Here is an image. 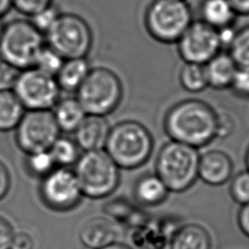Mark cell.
Masks as SVG:
<instances>
[{"instance_id": "obj_1", "label": "cell", "mask_w": 249, "mask_h": 249, "mask_svg": "<svg viewBox=\"0 0 249 249\" xmlns=\"http://www.w3.org/2000/svg\"><path fill=\"white\" fill-rule=\"evenodd\" d=\"M163 129L170 140L196 149L207 146L217 138V110L201 99L178 101L166 111Z\"/></svg>"}, {"instance_id": "obj_2", "label": "cell", "mask_w": 249, "mask_h": 249, "mask_svg": "<svg viewBox=\"0 0 249 249\" xmlns=\"http://www.w3.org/2000/svg\"><path fill=\"white\" fill-rule=\"evenodd\" d=\"M154 149L149 129L134 120H124L110 128L104 150L124 169H135L143 165Z\"/></svg>"}, {"instance_id": "obj_3", "label": "cell", "mask_w": 249, "mask_h": 249, "mask_svg": "<svg viewBox=\"0 0 249 249\" xmlns=\"http://www.w3.org/2000/svg\"><path fill=\"white\" fill-rule=\"evenodd\" d=\"M199 158L196 148L170 140L158 153L155 173L169 192L183 193L198 179Z\"/></svg>"}, {"instance_id": "obj_4", "label": "cell", "mask_w": 249, "mask_h": 249, "mask_svg": "<svg viewBox=\"0 0 249 249\" xmlns=\"http://www.w3.org/2000/svg\"><path fill=\"white\" fill-rule=\"evenodd\" d=\"M193 20L187 0H151L143 14L146 32L161 44H176Z\"/></svg>"}, {"instance_id": "obj_5", "label": "cell", "mask_w": 249, "mask_h": 249, "mask_svg": "<svg viewBox=\"0 0 249 249\" xmlns=\"http://www.w3.org/2000/svg\"><path fill=\"white\" fill-rule=\"evenodd\" d=\"M45 45V35L28 18L12 19L5 23L0 39V60L18 70L34 67Z\"/></svg>"}, {"instance_id": "obj_6", "label": "cell", "mask_w": 249, "mask_h": 249, "mask_svg": "<svg viewBox=\"0 0 249 249\" xmlns=\"http://www.w3.org/2000/svg\"><path fill=\"white\" fill-rule=\"evenodd\" d=\"M73 170L84 196L89 198L111 196L120 183V167L104 149L83 152Z\"/></svg>"}, {"instance_id": "obj_7", "label": "cell", "mask_w": 249, "mask_h": 249, "mask_svg": "<svg viewBox=\"0 0 249 249\" xmlns=\"http://www.w3.org/2000/svg\"><path fill=\"white\" fill-rule=\"evenodd\" d=\"M76 94L88 115L105 117L119 106L123 98V84L113 70L103 66L93 67Z\"/></svg>"}, {"instance_id": "obj_8", "label": "cell", "mask_w": 249, "mask_h": 249, "mask_svg": "<svg viewBox=\"0 0 249 249\" xmlns=\"http://www.w3.org/2000/svg\"><path fill=\"white\" fill-rule=\"evenodd\" d=\"M45 40L46 44L64 59L87 57L93 45V31L81 15L61 12L45 34Z\"/></svg>"}, {"instance_id": "obj_9", "label": "cell", "mask_w": 249, "mask_h": 249, "mask_svg": "<svg viewBox=\"0 0 249 249\" xmlns=\"http://www.w3.org/2000/svg\"><path fill=\"white\" fill-rule=\"evenodd\" d=\"M15 130L18 147L27 155L50 150L60 136L52 110H27Z\"/></svg>"}, {"instance_id": "obj_10", "label": "cell", "mask_w": 249, "mask_h": 249, "mask_svg": "<svg viewBox=\"0 0 249 249\" xmlns=\"http://www.w3.org/2000/svg\"><path fill=\"white\" fill-rule=\"evenodd\" d=\"M55 77L35 67L20 70L13 91L25 110H51L60 99Z\"/></svg>"}, {"instance_id": "obj_11", "label": "cell", "mask_w": 249, "mask_h": 249, "mask_svg": "<svg viewBox=\"0 0 249 249\" xmlns=\"http://www.w3.org/2000/svg\"><path fill=\"white\" fill-rule=\"evenodd\" d=\"M39 194L44 204L57 212L74 209L84 196L74 170L61 166L42 178Z\"/></svg>"}, {"instance_id": "obj_12", "label": "cell", "mask_w": 249, "mask_h": 249, "mask_svg": "<svg viewBox=\"0 0 249 249\" xmlns=\"http://www.w3.org/2000/svg\"><path fill=\"white\" fill-rule=\"evenodd\" d=\"M176 45L178 54L184 62L201 65H205L223 51L218 29L201 19H194Z\"/></svg>"}, {"instance_id": "obj_13", "label": "cell", "mask_w": 249, "mask_h": 249, "mask_svg": "<svg viewBox=\"0 0 249 249\" xmlns=\"http://www.w3.org/2000/svg\"><path fill=\"white\" fill-rule=\"evenodd\" d=\"M233 175L231 158L222 150H209L200 154L198 164V178L213 187L222 186L230 182Z\"/></svg>"}, {"instance_id": "obj_14", "label": "cell", "mask_w": 249, "mask_h": 249, "mask_svg": "<svg viewBox=\"0 0 249 249\" xmlns=\"http://www.w3.org/2000/svg\"><path fill=\"white\" fill-rule=\"evenodd\" d=\"M110 124L105 117L87 115L74 131V139L83 152L103 150L105 148Z\"/></svg>"}, {"instance_id": "obj_15", "label": "cell", "mask_w": 249, "mask_h": 249, "mask_svg": "<svg viewBox=\"0 0 249 249\" xmlns=\"http://www.w3.org/2000/svg\"><path fill=\"white\" fill-rule=\"evenodd\" d=\"M117 223L107 217H93L87 220L79 231L81 242L89 249H100L117 242Z\"/></svg>"}, {"instance_id": "obj_16", "label": "cell", "mask_w": 249, "mask_h": 249, "mask_svg": "<svg viewBox=\"0 0 249 249\" xmlns=\"http://www.w3.org/2000/svg\"><path fill=\"white\" fill-rule=\"evenodd\" d=\"M180 225L175 219L150 220L134 230L133 240L138 246L149 249H161Z\"/></svg>"}, {"instance_id": "obj_17", "label": "cell", "mask_w": 249, "mask_h": 249, "mask_svg": "<svg viewBox=\"0 0 249 249\" xmlns=\"http://www.w3.org/2000/svg\"><path fill=\"white\" fill-rule=\"evenodd\" d=\"M208 87L214 89H227L238 69L227 51H221L205 65Z\"/></svg>"}, {"instance_id": "obj_18", "label": "cell", "mask_w": 249, "mask_h": 249, "mask_svg": "<svg viewBox=\"0 0 249 249\" xmlns=\"http://www.w3.org/2000/svg\"><path fill=\"white\" fill-rule=\"evenodd\" d=\"M168 189L156 173H146L140 176L133 188V196L141 206H157L162 203L168 196Z\"/></svg>"}, {"instance_id": "obj_19", "label": "cell", "mask_w": 249, "mask_h": 249, "mask_svg": "<svg viewBox=\"0 0 249 249\" xmlns=\"http://www.w3.org/2000/svg\"><path fill=\"white\" fill-rule=\"evenodd\" d=\"M170 249H211L209 231L196 223L180 225L170 238Z\"/></svg>"}, {"instance_id": "obj_20", "label": "cell", "mask_w": 249, "mask_h": 249, "mask_svg": "<svg viewBox=\"0 0 249 249\" xmlns=\"http://www.w3.org/2000/svg\"><path fill=\"white\" fill-rule=\"evenodd\" d=\"M91 68L87 57L65 59L58 73L55 75L60 89L76 92L88 77Z\"/></svg>"}, {"instance_id": "obj_21", "label": "cell", "mask_w": 249, "mask_h": 249, "mask_svg": "<svg viewBox=\"0 0 249 249\" xmlns=\"http://www.w3.org/2000/svg\"><path fill=\"white\" fill-rule=\"evenodd\" d=\"M104 212L114 222L132 229H136L149 219L140 207L124 197H117L107 202L104 205Z\"/></svg>"}, {"instance_id": "obj_22", "label": "cell", "mask_w": 249, "mask_h": 249, "mask_svg": "<svg viewBox=\"0 0 249 249\" xmlns=\"http://www.w3.org/2000/svg\"><path fill=\"white\" fill-rule=\"evenodd\" d=\"M200 17L202 21L219 30L233 26L237 14L230 0H203Z\"/></svg>"}, {"instance_id": "obj_23", "label": "cell", "mask_w": 249, "mask_h": 249, "mask_svg": "<svg viewBox=\"0 0 249 249\" xmlns=\"http://www.w3.org/2000/svg\"><path fill=\"white\" fill-rule=\"evenodd\" d=\"M53 114L60 131L68 133H74L88 115L76 97L59 99Z\"/></svg>"}, {"instance_id": "obj_24", "label": "cell", "mask_w": 249, "mask_h": 249, "mask_svg": "<svg viewBox=\"0 0 249 249\" xmlns=\"http://www.w3.org/2000/svg\"><path fill=\"white\" fill-rule=\"evenodd\" d=\"M25 108L13 90H0V131L16 129Z\"/></svg>"}, {"instance_id": "obj_25", "label": "cell", "mask_w": 249, "mask_h": 249, "mask_svg": "<svg viewBox=\"0 0 249 249\" xmlns=\"http://www.w3.org/2000/svg\"><path fill=\"white\" fill-rule=\"evenodd\" d=\"M50 153L56 166L70 167L75 165L81 156V149L74 138L59 136L50 148Z\"/></svg>"}, {"instance_id": "obj_26", "label": "cell", "mask_w": 249, "mask_h": 249, "mask_svg": "<svg viewBox=\"0 0 249 249\" xmlns=\"http://www.w3.org/2000/svg\"><path fill=\"white\" fill-rule=\"evenodd\" d=\"M182 88L192 93H197L208 88L204 65L184 62L179 72Z\"/></svg>"}, {"instance_id": "obj_27", "label": "cell", "mask_w": 249, "mask_h": 249, "mask_svg": "<svg viewBox=\"0 0 249 249\" xmlns=\"http://www.w3.org/2000/svg\"><path fill=\"white\" fill-rule=\"evenodd\" d=\"M227 52L238 68L249 70V24L235 31Z\"/></svg>"}, {"instance_id": "obj_28", "label": "cell", "mask_w": 249, "mask_h": 249, "mask_svg": "<svg viewBox=\"0 0 249 249\" xmlns=\"http://www.w3.org/2000/svg\"><path fill=\"white\" fill-rule=\"evenodd\" d=\"M55 167L56 164L49 150L31 153L26 157V168L28 172L41 179Z\"/></svg>"}, {"instance_id": "obj_29", "label": "cell", "mask_w": 249, "mask_h": 249, "mask_svg": "<svg viewBox=\"0 0 249 249\" xmlns=\"http://www.w3.org/2000/svg\"><path fill=\"white\" fill-rule=\"evenodd\" d=\"M64 60L65 59L57 52L46 44L39 53L34 67L46 74L55 77Z\"/></svg>"}, {"instance_id": "obj_30", "label": "cell", "mask_w": 249, "mask_h": 249, "mask_svg": "<svg viewBox=\"0 0 249 249\" xmlns=\"http://www.w3.org/2000/svg\"><path fill=\"white\" fill-rule=\"evenodd\" d=\"M229 193L238 205L249 203V170L245 169L232 175L230 180Z\"/></svg>"}, {"instance_id": "obj_31", "label": "cell", "mask_w": 249, "mask_h": 249, "mask_svg": "<svg viewBox=\"0 0 249 249\" xmlns=\"http://www.w3.org/2000/svg\"><path fill=\"white\" fill-rule=\"evenodd\" d=\"M61 14V11L56 7V5H53L52 7H49L34 16L27 18L32 24L44 35L47 33V31L53 25V23L56 21L57 18Z\"/></svg>"}, {"instance_id": "obj_32", "label": "cell", "mask_w": 249, "mask_h": 249, "mask_svg": "<svg viewBox=\"0 0 249 249\" xmlns=\"http://www.w3.org/2000/svg\"><path fill=\"white\" fill-rule=\"evenodd\" d=\"M57 0H12L13 9L25 18H30L35 14L55 5Z\"/></svg>"}, {"instance_id": "obj_33", "label": "cell", "mask_w": 249, "mask_h": 249, "mask_svg": "<svg viewBox=\"0 0 249 249\" xmlns=\"http://www.w3.org/2000/svg\"><path fill=\"white\" fill-rule=\"evenodd\" d=\"M229 89L238 98L249 99V70L238 68Z\"/></svg>"}, {"instance_id": "obj_34", "label": "cell", "mask_w": 249, "mask_h": 249, "mask_svg": "<svg viewBox=\"0 0 249 249\" xmlns=\"http://www.w3.org/2000/svg\"><path fill=\"white\" fill-rule=\"evenodd\" d=\"M20 70L0 60V90H13Z\"/></svg>"}, {"instance_id": "obj_35", "label": "cell", "mask_w": 249, "mask_h": 249, "mask_svg": "<svg viewBox=\"0 0 249 249\" xmlns=\"http://www.w3.org/2000/svg\"><path fill=\"white\" fill-rule=\"evenodd\" d=\"M235 128V122L230 112L217 111V138H227Z\"/></svg>"}, {"instance_id": "obj_36", "label": "cell", "mask_w": 249, "mask_h": 249, "mask_svg": "<svg viewBox=\"0 0 249 249\" xmlns=\"http://www.w3.org/2000/svg\"><path fill=\"white\" fill-rule=\"evenodd\" d=\"M14 235L15 231L12 224L0 215V249H11Z\"/></svg>"}, {"instance_id": "obj_37", "label": "cell", "mask_w": 249, "mask_h": 249, "mask_svg": "<svg viewBox=\"0 0 249 249\" xmlns=\"http://www.w3.org/2000/svg\"><path fill=\"white\" fill-rule=\"evenodd\" d=\"M33 247L34 241L29 233L25 231L15 232L11 249H33Z\"/></svg>"}, {"instance_id": "obj_38", "label": "cell", "mask_w": 249, "mask_h": 249, "mask_svg": "<svg viewBox=\"0 0 249 249\" xmlns=\"http://www.w3.org/2000/svg\"><path fill=\"white\" fill-rule=\"evenodd\" d=\"M11 188V175L6 164L0 160V200L9 193Z\"/></svg>"}, {"instance_id": "obj_39", "label": "cell", "mask_w": 249, "mask_h": 249, "mask_svg": "<svg viewBox=\"0 0 249 249\" xmlns=\"http://www.w3.org/2000/svg\"><path fill=\"white\" fill-rule=\"evenodd\" d=\"M236 221L241 232L249 238V203L240 206L237 212Z\"/></svg>"}, {"instance_id": "obj_40", "label": "cell", "mask_w": 249, "mask_h": 249, "mask_svg": "<svg viewBox=\"0 0 249 249\" xmlns=\"http://www.w3.org/2000/svg\"><path fill=\"white\" fill-rule=\"evenodd\" d=\"M237 16H249V0H230Z\"/></svg>"}, {"instance_id": "obj_41", "label": "cell", "mask_w": 249, "mask_h": 249, "mask_svg": "<svg viewBox=\"0 0 249 249\" xmlns=\"http://www.w3.org/2000/svg\"><path fill=\"white\" fill-rule=\"evenodd\" d=\"M13 9L12 0H0V18H3Z\"/></svg>"}, {"instance_id": "obj_42", "label": "cell", "mask_w": 249, "mask_h": 249, "mask_svg": "<svg viewBox=\"0 0 249 249\" xmlns=\"http://www.w3.org/2000/svg\"><path fill=\"white\" fill-rule=\"evenodd\" d=\"M100 249H131L129 246L125 245V244H123V243H120V242H114L112 244H109L105 247H102Z\"/></svg>"}, {"instance_id": "obj_43", "label": "cell", "mask_w": 249, "mask_h": 249, "mask_svg": "<svg viewBox=\"0 0 249 249\" xmlns=\"http://www.w3.org/2000/svg\"><path fill=\"white\" fill-rule=\"evenodd\" d=\"M245 164L247 166V169L249 170V146H248L247 151L245 153Z\"/></svg>"}, {"instance_id": "obj_44", "label": "cell", "mask_w": 249, "mask_h": 249, "mask_svg": "<svg viewBox=\"0 0 249 249\" xmlns=\"http://www.w3.org/2000/svg\"><path fill=\"white\" fill-rule=\"evenodd\" d=\"M4 27H5V22H3L2 18H0V39L2 37V34H3V31H4Z\"/></svg>"}]
</instances>
